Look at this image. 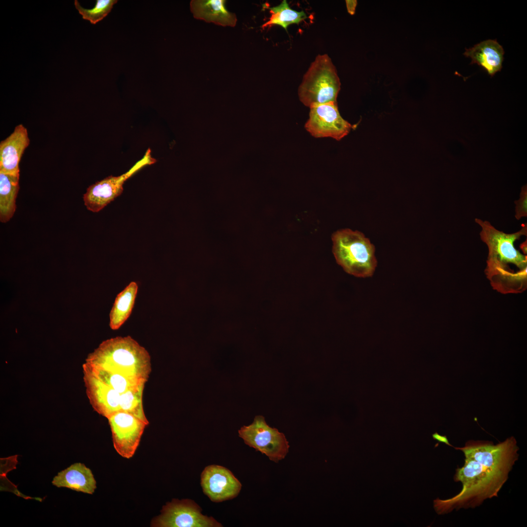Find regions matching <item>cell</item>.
<instances>
[{
	"label": "cell",
	"instance_id": "obj_22",
	"mask_svg": "<svg viewBox=\"0 0 527 527\" xmlns=\"http://www.w3.org/2000/svg\"><path fill=\"white\" fill-rule=\"evenodd\" d=\"M515 203L516 204L515 215L516 219L520 220L523 217H527V190L526 186L522 188L520 198L518 200L515 201Z\"/></svg>",
	"mask_w": 527,
	"mask_h": 527
},
{
	"label": "cell",
	"instance_id": "obj_6",
	"mask_svg": "<svg viewBox=\"0 0 527 527\" xmlns=\"http://www.w3.org/2000/svg\"><path fill=\"white\" fill-rule=\"evenodd\" d=\"M238 433L246 445L275 463L284 459L288 452L289 446L285 435L269 426L262 415L255 416L252 423L242 427Z\"/></svg>",
	"mask_w": 527,
	"mask_h": 527
},
{
	"label": "cell",
	"instance_id": "obj_9",
	"mask_svg": "<svg viewBox=\"0 0 527 527\" xmlns=\"http://www.w3.org/2000/svg\"><path fill=\"white\" fill-rule=\"evenodd\" d=\"M107 419L115 450L122 457L131 458L134 455L148 424L132 414L124 411L117 412Z\"/></svg>",
	"mask_w": 527,
	"mask_h": 527
},
{
	"label": "cell",
	"instance_id": "obj_23",
	"mask_svg": "<svg viewBox=\"0 0 527 527\" xmlns=\"http://www.w3.org/2000/svg\"><path fill=\"white\" fill-rule=\"evenodd\" d=\"M432 438L434 440H437L439 442L443 443L449 446L450 445L446 435L442 436L439 434L437 432H435L432 434Z\"/></svg>",
	"mask_w": 527,
	"mask_h": 527
},
{
	"label": "cell",
	"instance_id": "obj_16",
	"mask_svg": "<svg viewBox=\"0 0 527 527\" xmlns=\"http://www.w3.org/2000/svg\"><path fill=\"white\" fill-rule=\"evenodd\" d=\"M225 2L224 0H192L190 10L195 19L221 26L234 27L237 21L236 15L226 10Z\"/></svg>",
	"mask_w": 527,
	"mask_h": 527
},
{
	"label": "cell",
	"instance_id": "obj_3",
	"mask_svg": "<svg viewBox=\"0 0 527 527\" xmlns=\"http://www.w3.org/2000/svg\"><path fill=\"white\" fill-rule=\"evenodd\" d=\"M83 365L145 382L152 369L149 353L130 336L103 341Z\"/></svg>",
	"mask_w": 527,
	"mask_h": 527
},
{
	"label": "cell",
	"instance_id": "obj_12",
	"mask_svg": "<svg viewBox=\"0 0 527 527\" xmlns=\"http://www.w3.org/2000/svg\"><path fill=\"white\" fill-rule=\"evenodd\" d=\"M83 374L86 395L95 411L107 419L121 411L124 393H120L87 371L83 370Z\"/></svg>",
	"mask_w": 527,
	"mask_h": 527
},
{
	"label": "cell",
	"instance_id": "obj_21",
	"mask_svg": "<svg viewBox=\"0 0 527 527\" xmlns=\"http://www.w3.org/2000/svg\"><path fill=\"white\" fill-rule=\"evenodd\" d=\"M117 0H97L95 5L92 9L82 7L77 0H74V5L83 19L89 20L91 23L95 24L101 20L111 12Z\"/></svg>",
	"mask_w": 527,
	"mask_h": 527
},
{
	"label": "cell",
	"instance_id": "obj_11",
	"mask_svg": "<svg viewBox=\"0 0 527 527\" xmlns=\"http://www.w3.org/2000/svg\"><path fill=\"white\" fill-rule=\"evenodd\" d=\"M201 485L203 493L214 502L234 498L242 488L241 483L230 470L216 465L204 468L201 475Z\"/></svg>",
	"mask_w": 527,
	"mask_h": 527
},
{
	"label": "cell",
	"instance_id": "obj_17",
	"mask_svg": "<svg viewBox=\"0 0 527 527\" xmlns=\"http://www.w3.org/2000/svg\"><path fill=\"white\" fill-rule=\"evenodd\" d=\"M138 289L137 283L131 282L117 295L109 314V326L112 330L119 329L130 316Z\"/></svg>",
	"mask_w": 527,
	"mask_h": 527
},
{
	"label": "cell",
	"instance_id": "obj_8",
	"mask_svg": "<svg viewBox=\"0 0 527 527\" xmlns=\"http://www.w3.org/2000/svg\"><path fill=\"white\" fill-rule=\"evenodd\" d=\"M310 109L304 127L315 138L331 137L340 141L352 128L340 115L337 101L314 105Z\"/></svg>",
	"mask_w": 527,
	"mask_h": 527
},
{
	"label": "cell",
	"instance_id": "obj_18",
	"mask_svg": "<svg viewBox=\"0 0 527 527\" xmlns=\"http://www.w3.org/2000/svg\"><path fill=\"white\" fill-rule=\"evenodd\" d=\"M19 176L0 173V220L2 223L7 222L15 213Z\"/></svg>",
	"mask_w": 527,
	"mask_h": 527
},
{
	"label": "cell",
	"instance_id": "obj_25",
	"mask_svg": "<svg viewBox=\"0 0 527 527\" xmlns=\"http://www.w3.org/2000/svg\"><path fill=\"white\" fill-rule=\"evenodd\" d=\"M527 240H526V241L523 242L520 245V248H521V250H522V251L523 252V253L525 254H527Z\"/></svg>",
	"mask_w": 527,
	"mask_h": 527
},
{
	"label": "cell",
	"instance_id": "obj_10",
	"mask_svg": "<svg viewBox=\"0 0 527 527\" xmlns=\"http://www.w3.org/2000/svg\"><path fill=\"white\" fill-rule=\"evenodd\" d=\"M150 153L148 149L142 160L128 172L117 177L110 176L90 185L83 195L87 209L93 212H99L120 196L123 191V184L128 178L142 167L155 162Z\"/></svg>",
	"mask_w": 527,
	"mask_h": 527
},
{
	"label": "cell",
	"instance_id": "obj_2",
	"mask_svg": "<svg viewBox=\"0 0 527 527\" xmlns=\"http://www.w3.org/2000/svg\"><path fill=\"white\" fill-rule=\"evenodd\" d=\"M481 227L480 235L487 246L488 255L485 273L494 289L503 294L518 293L527 287V256L514 245L522 236H527V224L515 233L496 229L486 221L475 219Z\"/></svg>",
	"mask_w": 527,
	"mask_h": 527
},
{
	"label": "cell",
	"instance_id": "obj_4",
	"mask_svg": "<svg viewBox=\"0 0 527 527\" xmlns=\"http://www.w3.org/2000/svg\"><path fill=\"white\" fill-rule=\"evenodd\" d=\"M332 241L336 261L346 273L361 278L373 275L377 265L375 249L363 233L340 229L333 233Z\"/></svg>",
	"mask_w": 527,
	"mask_h": 527
},
{
	"label": "cell",
	"instance_id": "obj_7",
	"mask_svg": "<svg viewBox=\"0 0 527 527\" xmlns=\"http://www.w3.org/2000/svg\"><path fill=\"white\" fill-rule=\"evenodd\" d=\"M201 507L190 499H173L162 507L161 514L151 524L155 527H221L212 517L202 513Z\"/></svg>",
	"mask_w": 527,
	"mask_h": 527
},
{
	"label": "cell",
	"instance_id": "obj_13",
	"mask_svg": "<svg viewBox=\"0 0 527 527\" xmlns=\"http://www.w3.org/2000/svg\"><path fill=\"white\" fill-rule=\"evenodd\" d=\"M30 140L27 129L20 124L0 143V173L20 175L19 162Z\"/></svg>",
	"mask_w": 527,
	"mask_h": 527
},
{
	"label": "cell",
	"instance_id": "obj_19",
	"mask_svg": "<svg viewBox=\"0 0 527 527\" xmlns=\"http://www.w3.org/2000/svg\"><path fill=\"white\" fill-rule=\"evenodd\" d=\"M82 369L91 373L101 382L121 394H123L130 390L144 387L146 383L102 370L91 368L83 365Z\"/></svg>",
	"mask_w": 527,
	"mask_h": 527
},
{
	"label": "cell",
	"instance_id": "obj_15",
	"mask_svg": "<svg viewBox=\"0 0 527 527\" xmlns=\"http://www.w3.org/2000/svg\"><path fill=\"white\" fill-rule=\"evenodd\" d=\"M504 51L496 40H488L466 49L464 55L471 59V64L477 63L490 76L502 68Z\"/></svg>",
	"mask_w": 527,
	"mask_h": 527
},
{
	"label": "cell",
	"instance_id": "obj_1",
	"mask_svg": "<svg viewBox=\"0 0 527 527\" xmlns=\"http://www.w3.org/2000/svg\"><path fill=\"white\" fill-rule=\"evenodd\" d=\"M454 447L465 455V463L456 469L455 482L462 484L461 490L447 499L433 501L439 515L461 508H474L487 499L497 497L518 460L519 449L513 436L494 445L491 441L469 440L463 447Z\"/></svg>",
	"mask_w": 527,
	"mask_h": 527
},
{
	"label": "cell",
	"instance_id": "obj_24",
	"mask_svg": "<svg viewBox=\"0 0 527 527\" xmlns=\"http://www.w3.org/2000/svg\"><path fill=\"white\" fill-rule=\"evenodd\" d=\"M346 6L348 12L351 15L354 14L355 7L357 4L356 0H346Z\"/></svg>",
	"mask_w": 527,
	"mask_h": 527
},
{
	"label": "cell",
	"instance_id": "obj_20",
	"mask_svg": "<svg viewBox=\"0 0 527 527\" xmlns=\"http://www.w3.org/2000/svg\"><path fill=\"white\" fill-rule=\"evenodd\" d=\"M269 9L271 16L269 20L262 25L263 29L278 25L286 30L288 25L293 23L299 24L307 18L304 11L298 12L290 8L286 0Z\"/></svg>",
	"mask_w": 527,
	"mask_h": 527
},
{
	"label": "cell",
	"instance_id": "obj_5",
	"mask_svg": "<svg viewBox=\"0 0 527 527\" xmlns=\"http://www.w3.org/2000/svg\"><path fill=\"white\" fill-rule=\"evenodd\" d=\"M340 86V79L331 59L327 54L318 55L299 87V99L309 107L336 102Z\"/></svg>",
	"mask_w": 527,
	"mask_h": 527
},
{
	"label": "cell",
	"instance_id": "obj_14",
	"mask_svg": "<svg viewBox=\"0 0 527 527\" xmlns=\"http://www.w3.org/2000/svg\"><path fill=\"white\" fill-rule=\"evenodd\" d=\"M52 483L58 487H66L90 494H93L97 487L91 469L80 463H75L59 472Z\"/></svg>",
	"mask_w": 527,
	"mask_h": 527
}]
</instances>
